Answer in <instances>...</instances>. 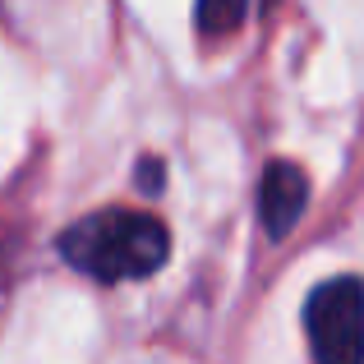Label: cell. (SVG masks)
Returning a JSON list of instances; mask_svg holds the SVG:
<instances>
[{"mask_svg": "<svg viewBox=\"0 0 364 364\" xmlns=\"http://www.w3.org/2000/svg\"><path fill=\"white\" fill-rule=\"evenodd\" d=\"M309 203V180L295 161H272L258 180V222H263L267 240H286L291 226L304 217Z\"/></svg>", "mask_w": 364, "mask_h": 364, "instance_id": "obj_3", "label": "cell"}, {"mask_svg": "<svg viewBox=\"0 0 364 364\" xmlns=\"http://www.w3.org/2000/svg\"><path fill=\"white\" fill-rule=\"evenodd\" d=\"M171 254V231L161 217L134 208H102L79 217L60 235V258L92 282H139L152 277Z\"/></svg>", "mask_w": 364, "mask_h": 364, "instance_id": "obj_1", "label": "cell"}, {"mask_svg": "<svg viewBox=\"0 0 364 364\" xmlns=\"http://www.w3.org/2000/svg\"><path fill=\"white\" fill-rule=\"evenodd\" d=\"M304 332L318 364H364V282L332 277L304 300Z\"/></svg>", "mask_w": 364, "mask_h": 364, "instance_id": "obj_2", "label": "cell"}, {"mask_svg": "<svg viewBox=\"0 0 364 364\" xmlns=\"http://www.w3.org/2000/svg\"><path fill=\"white\" fill-rule=\"evenodd\" d=\"M139 185H143V189L161 185V166H157V161H143V166H139Z\"/></svg>", "mask_w": 364, "mask_h": 364, "instance_id": "obj_5", "label": "cell"}, {"mask_svg": "<svg viewBox=\"0 0 364 364\" xmlns=\"http://www.w3.org/2000/svg\"><path fill=\"white\" fill-rule=\"evenodd\" d=\"M258 0H198V33L203 37H231L249 18Z\"/></svg>", "mask_w": 364, "mask_h": 364, "instance_id": "obj_4", "label": "cell"}]
</instances>
